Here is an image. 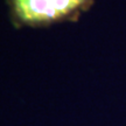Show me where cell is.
<instances>
[{
  "label": "cell",
  "instance_id": "cell-1",
  "mask_svg": "<svg viewBox=\"0 0 126 126\" xmlns=\"http://www.w3.org/2000/svg\"><path fill=\"white\" fill-rule=\"evenodd\" d=\"M86 0H14L15 11L26 22H42L62 18Z\"/></svg>",
  "mask_w": 126,
  "mask_h": 126
}]
</instances>
